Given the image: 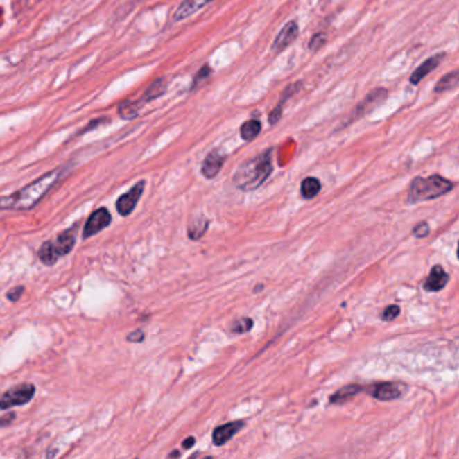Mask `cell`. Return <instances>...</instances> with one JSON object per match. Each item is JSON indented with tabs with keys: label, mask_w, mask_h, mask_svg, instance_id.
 Masks as SVG:
<instances>
[{
	"label": "cell",
	"mask_w": 459,
	"mask_h": 459,
	"mask_svg": "<svg viewBox=\"0 0 459 459\" xmlns=\"http://www.w3.org/2000/svg\"><path fill=\"white\" fill-rule=\"evenodd\" d=\"M64 174V168H55L40 177L37 181L31 182L24 189L6 196L0 200V207L3 210H30L40 204V201L46 196L47 193L57 184Z\"/></svg>",
	"instance_id": "1"
},
{
	"label": "cell",
	"mask_w": 459,
	"mask_h": 459,
	"mask_svg": "<svg viewBox=\"0 0 459 459\" xmlns=\"http://www.w3.org/2000/svg\"><path fill=\"white\" fill-rule=\"evenodd\" d=\"M272 173V150L244 162L233 175V184L243 191H253L264 184Z\"/></svg>",
	"instance_id": "2"
},
{
	"label": "cell",
	"mask_w": 459,
	"mask_h": 459,
	"mask_svg": "<svg viewBox=\"0 0 459 459\" xmlns=\"http://www.w3.org/2000/svg\"><path fill=\"white\" fill-rule=\"evenodd\" d=\"M454 187V184L440 175H431L427 178L417 177L415 178L410 190H408V201L410 202H422L439 198L447 193H450Z\"/></svg>",
	"instance_id": "3"
},
{
	"label": "cell",
	"mask_w": 459,
	"mask_h": 459,
	"mask_svg": "<svg viewBox=\"0 0 459 459\" xmlns=\"http://www.w3.org/2000/svg\"><path fill=\"white\" fill-rule=\"evenodd\" d=\"M78 228V224L73 225L65 232H61L55 241H45L41 248L38 250V257L45 266H54L60 257L71 252L76 244V230Z\"/></svg>",
	"instance_id": "4"
},
{
	"label": "cell",
	"mask_w": 459,
	"mask_h": 459,
	"mask_svg": "<svg viewBox=\"0 0 459 459\" xmlns=\"http://www.w3.org/2000/svg\"><path fill=\"white\" fill-rule=\"evenodd\" d=\"M35 393V386L30 383H24L18 384L8 390H6L1 396L0 400V408L3 411L14 408V407H21L27 403L31 401Z\"/></svg>",
	"instance_id": "5"
},
{
	"label": "cell",
	"mask_w": 459,
	"mask_h": 459,
	"mask_svg": "<svg viewBox=\"0 0 459 459\" xmlns=\"http://www.w3.org/2000/svg\"><path fill=\"white\" fill-rule=\"evenodd\" d=\"M111 223H112V214L107 207L96 209L85 223L84 232H83V239L87 240L92 236H96L101 230L108 228L111 225Z\"/></svg>",
	"instance_id": "6"
},
{
	"label": "cell",
	"mask_w": 459,
	"mask_h": 459,
	"mask_svg": "<svg viewBox=\"0 0 459 459\" xmlns=\"http://www.w3.org/2000/svg\"><path fill=\"white\" fill-rule=\"evenodd\" d=\"M144 187H146V181H140L131 190H128L127 193L119 197V200L116 201V210L120 216L127 217L134 211L144 191Z\"/></svg>",
	"instance_id": "7"
},
{
	"label": "cell",
	"mask_w": 459,
	"mask_h": 459,
	"mask_svg": "<svg viewBox=\"0 0 459 459\" xmlns=\"http://www.w3.org/2000/svg\"><path fill=\"white\" fill-rule=\"evenodd\" d=\"M387 96H388V91L384 89V88H377L373 92L369 93L367 97L357 105L354 114L350 117L352 121L358 119V117L367 115L370 111H373L376 107H379L381 103L386 101Z\"/></svg>",
	"instance_id": "8"
},
{
	"label": "cell",
	"mask_w": 459,
	"mask_h": 459,
	"mask_svg": "<svg viewBox=\"0 0 459 459\" xmlns=\"http://www.w3.org/2000/svg\"><path fill=\"white\" fill-rule=\"evenodd\" d=\"M299 34V27L297 22L291 21L288 24H286V26L279 31L277 37L274 41V45H272V53H282L283 50H286L287 47L290 45H293V42L298 38Z\"/></svg>",
	"instance_id": "9"
},
{
	"label": "cell",
	"mask_w": 459,
	"mask_h": 459,
	"mask_svg": "<svg viewBox=\"0 0 459 459\" xmlns=\"http://www.w3.org/2000/svg\"><path fill=\"white\" fill-rule=\"evenodd\" d=\"M244 426H245V423H244L243 420H234V422H230V423H225V424H221V426L216 427L214 431H213V434H211L213 443H214L217 447L224 446V444L228 443L230 439L233 438V435L237 434Z\"/></svg>",
	"instance_id": "10"
},
{
	"label": "cell",
	"mask_w": 459,
	"mask_h": 459,
	"mask_svg": "<svg viewBox=\"0 0 459 459\" xmlns=\"http://www.w3.org/2000/svg\"><path fill=\"white\" fill-rule=\"evenodd\" d=\"M225 159H227V157L224 154H221L220 151H217V150L210 151L207 154V158L202 162L201 174L207 180L216 178L220 174V171H221V168H223V166L225 163Z\"/></svg>",
	"instance_id": "11"
},
{
	"label": "cell",
	"mask_w": 459,
	"mask_h": 459,
	"mask_svg": "<svg viewBox=\"0 0 459 459\" xmlns=\"http://www.w3.org/2000/svg\"><path fill=\"white\" fill-rule=\"evenodd\" d=\"M449 282V274L443 270L442 266H434L428 277L423 283V288L428 293H436L446 287Z\"/></svg>",
	"instance_id": "12"
},
{
	"label": "cell",
	"mask_w": 459,
	"mask_h": 459,
	"mask_svg": "<svg viewBox=\"0 0 459 459\" xmlns=\"http://www.w3.org/2000/svg\"><path fill=\"white\" fill-rule=\"evenodd\" d=\"M401 393H403L401 387L395 383H380L370 390V396L381 401H390L399 399Z\"/></svg>",
	"instance_id": "13"
},
{
	"label": "cell",
	"mask_w": 459,
	"mask_h": 459,
	"mask_svg": "<svg viewBox=\"0 0 459 459\" xmlns=\"http://www.w3.org/2000/svg\"><path fill=\"white\" fill-rule=\"evenodd\" d=\"M444 53H439V54H435V55H433L431 58H428V60H426L417 69L413 71V74H411V78H410V83L411 84H413V85H417L427 74H430L433 70H435L438 67H439V64L444 60Z\"/></svg>",
	"instance_id": "14"
},
{
	"label": "cell",
	"mask_w": 459,
	"mask_h": 459,
	"mask_svg": "<svg viewBox=\"0 0 459 459\" xmlns=\"http://www.w3.org/2000/svg\"><path fill=\"white\" fill-rule=\"evenodd\" d=\"M210 1H213V0H184L173 17L174 22L187 19L189 17H191L193 14L200 11L202 7L207 6Z\"/></svg>",
	"instance_id": "15"
},
{
	"label": "cell",
	"mask_w": 459,
	"mask_h": 459,
	"mask_svg": "<svg viewBox=\"0 0 459 459\" xmlns=\"http://www.w3.org/2000/svg\"><path fill=\"white\" fill-rule=\"evenodd\" d=\"M209 230V220L205 216H196L187 225V236L190 240H201Z\"/></svg>",
	"instance_id": "16"
},
{
	"label": "cell",
	"mask_w": 459,
	"mask_h": 459,
	"mask_svg": "<svg viewBox=\"0 0 459 459\" xmlns=\"http://www.w3.org/2000/svg\"><path fill=\"white\" fill-rule=\"evenodd\" d=\"M166 92H167V80L161 77V78L155 80V81H154L147 89H146V92L143 93L140 101H141L143 104L150 103V101H154V100L159 98V97L163 96Z\"/></svg>",
	"instance_id": "17"
},
{
	"label": "cell",
	"mask_w": 459,
	"mask_h": 459,
	"mask_svg": "<svg viewBox=\"0 0 459 459\" xmlns=\"http://www.w3.org/2000/svg\"><path fill=\"white\" fill-rule=\"evenodd\" d=\"M144 105L140 100L138 101H124L117 107V115L120 116L123 120H134L138 117L139 111Z\"/></svg>",
	"instance_id": "18"
},
{
	"label": "cell",
	"mask_w": 459,
	"mask_h": 459,
	"mask_svg": "<svg viewBox=\"0 0 459 459\" xmlns=\"http://www.w3.org/2000/svg\"><path fill=\"white\" fill-rule=\"evenodd\" d=\"M361 390L360 386H346L344 388L337 390L331 397H330V403L331 404H344L346 401H349L350 399H353L356 395H358V392Z\"/></svg>",
	"instance_id": "19"
},
{
	"label": "cell",
	"mask_w": 459,
	"mask_h": 459,
	"mask_svg": "<svg viewBox=\"0 0 459 459\" xmlns=\"http://www.w3.org/2000/svg\"><path fill=\"white\" fill-rule=\"evenodd\" d=\"M261 131V123L260 120H247L241 127H240V137L245 141H252L259 137Z\"/></svg>",
	"instance_id": "20"
},
{
	"label": "cell",
	"mask_w": 459,
	"mask_h": 459,
	"mask_svg": "<svg viewBox=\"0 0 459 459\" xmlns=\"http://www.w3.org/2000/svg\"><path fill=\"white\" fill-rule=\"evenodd\" d=\"M320 191H321V182L314 177H309L303 180V182L300 184V193L304 200H313L314 197L318 196Z\"/></svg>",
	"instance_id": "21"
},
{
	"label": "cell",
	"mask_w": 459,
	"mask_h": 459,
	"mask_svg": "<svg viewBox=\"0 0 459 459\" xmlns=\"http://www.w3.org/2000/svg\"><path fill=\"white\" fill-rule=\"evenodd\" d=\"M458 84L459 69L454 70V71H451V73L443 76V77L438 81V84L435 85V92H446V91H449V89H451V88H454V87H457Z\"/></svg>",
	"instance_id": "22"
},
{
	"label": "cell",
	"mask_w": 459,
	"mask_h": 459,
	"mask_svg": "<svg viewBox=\"0 0 459 459\" xmlns=\"http://www.w3.org/2000/svg\"><path fill=\"white\" fill-rule=\"evenodd\" d=\"M253 324L254 323L250 317H243V318L234 320L230 323V331L233 334H245L252 330Z\"/></svg>",
	"instance_id": "23"
},
{
	"label": "cell",
	"mask_w": 459,
	"mask_h": 459,
	"mask_svg": "<svg viewBox=\"0 0 459 459\" xmlns=\"http://www.w3.org/2000/svg\"><path fill=\"white\" fill-rule=\"evenodd\" d=\"M210 74H211V68L209 65H204L201 69L198 70V73L196 74V77H194V80L191 83L190 91H194L198 87H201L207 81V78H209Z\"/></svg>",
	"instance_id": "24"
},
{
	"label": "cell",
	"mask_w": 459,
	"mask_h": 459,
	"mask_svg": "<svg viewBox=\"0 0 459 459\" xmlns=\"http://www.w3.org/2000/svg\"><path fill=\"white\" fill-rule=\"evenodd\" d=\"M326 41H327V35H326V34H323V33L315 34V35L310 40V44H309L310 51H313V53L318 51V50L326 44Z\"/></svg>",
	"instance_id": "25"
},
{
	"label": "cell",
	"mask_w": 459,
	"mask_h": 459,
	"mask_svg": "<svg viewBox=\"0 0 459 459\" xmlns=\"http://www.w3.org/2000/svg\"><path fill=\"white\" fill-rule=\"evenodd\" d=\"M399 314H400V309H399V306H388L384 311H383V314H381V318L384 320V321H392V320H395L396 317H399Z\"/></svg>",
	"instance_id": "26"
},
{
	"label": "cell",
	"mask_w": 459,
	"mask_h": 459,
	"mask_svg": "<svg viewBox=\"0 0 459 459\" xmlns=\"http://www.w3.org/2000/svg\"><path fill=\"white\" fill-rule=\"evenodd\" d=\"M413 234H415V237H417V239H423V237L428 236V233H430V227H428L427 223L422 221V223H419V224L413 228Z\"/></svg>",
	"instance_id": "27"
},
{
	"label": "cell",
	"mask_w": 459,
	"mask_h": 459,
	"mask_svg": "<svg viewBox=\"0 0 459 459\" xmlns=\"http://www.w3.org/2000/svg\"><path fill=\"white\" fill-rule=\"evenodd\" d=\"M24 291V286H17V287H14L12 290H10V291L6 294V298L8 299V300H11V302H18L19 298L22 297Z\"/></svg>",
	"instance_id": "28"
},
{
	"label": "cell",
	"mask_w": 459,
	"mask_h": 459,
	"mask_svg": "<svg viewBox=\"0 0 459 459\" xmlns=\"http://www.w3.org/2000/svg\"><path fill=\"white\" fill-rule=\"evenodd\" d=\"M144 338H146V334H144L143 330H140V329L135 330V331H132V333H130V334L127 336V341H128V343H134V344L143 343Z\"/></svg>",
	"instance_id": "29"
},
{
	"label": "cell",
	"mask_w": 459,
	"mask_h": 459,
	"mask_svg": "<svg viewBox=\"0 0 459 459\" xmlns=\"http://www.w3.org/2000/svg\"><path fill=\"white\" fill-rule=\"evenodd\" d=\"M194 444H196V438L194 436H189V438H186L184 442H182V449L184 450H190Z\"/></svg>",
	"instance_id": "30"
},
{
	"label": "cell",
	"mask_w": 459,
	"mask_h": 459,
	"mask_svg": "<svg viewBox=\"0 0 459 459\" xmlns=\"http://www.w3.org/2000/svg\"><path fill=\"white\" fill-rule=\"evenodd\" d=\"M15 419V413L1 416V427H7V422H12Z\"/></svg>",
	"instance_id": "31"
},
{
	"label": "cell",
	"mask_w": 459,
	"mask_h": 459,
	"mask_svg": "<svg viewBox=\"0 0 459 459\" xmlns=\"http://www.w3.org/2000/svg\"><path fill=\"white\" fill-rule=\"evenodd\" d=\"M167 457H168V458H173V457H174V458H178V457H181V453H180V451H173V453H170Z\"/></svg>",
	"instance_id": "32"
},
{
	"label": "cell",
	"mask_w": 459,
	"mask_h": 459,
	"mask_svg": "<svg viewBox=\"0 0 459 459\" xmlns=\"http://www.w3.org/2000/svg\"><path fill=\"white\" fill-rule=\"evenodd\" d=\"M457 256H458V259H459V243H458V250H457Z\"/></svg>",
	"instance_id": "33"
}]
</instances>
